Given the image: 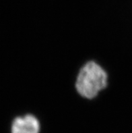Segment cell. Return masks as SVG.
<instances>
[{
	"mask_svg": "<svg viewBox=\"0 0 132 133\" xmlns=\"http://www.w3.org/2000/svg\"><path fill=\"white\" fill-rule=\"evenodd\" d=\"M108 74L95 61H88L82 66L75 82L78 93L86 99H93L108 86Z\"/></svg>",
	"mask_w": 132,
	"mask_h": 133,
	"instance_id": "6da1fadb",
	"label": "cell"
},
{
	"mask_svg": "<svg viewBox=\"0 0 132 133\" xmlns=\"http://www.w3.org/2000/svg\"><path fill=\"white\" fill-rule=\"evenodd\" d=\"M40 125L38 118L32 114L18 116L13 120L12 133H39Z\"/></svg>",
	"mask_w": 132,
	"mask_h": 133,
	"instance_id": "7a4b0ae2",
	"label": "cell"
}]
</instances>
